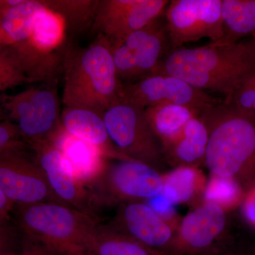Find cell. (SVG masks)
<instances>
[{
    "label": "cell",
    "mask_w": 255,
    "mask_h": 255,
    "mask_svg": "<svg viewBox=\"0 0 255 255\" xmlns=\"http://www.w3.org/2000/svg\"><path fill=\"white\" fill-rule=\"evenodd\" d=\"M0 255H23L21 254V252L20 253H13V252H4V253H1Z\"/></svg>",
    "instance_id": "cell-35"
},
{
    "label": "cell",
    "mask_w": 255,
    "mask_h": 255,
    "mask_svg": "<svg viewBox=\"0 0 255 255\" xmlns=\"http://www.w3.org/2000/svg\"><path fill=\"white\" fill-rule=\"evenodd\" d=\"M15 203L9 199L2 191L0 190V224L9 222L10 215L14 209Z\"/></svg>",
    "instance_id": "cell-31"
},
{
    "label": "cell",
    "mask_w": 255,
    "mask_h": 255,
    "mask_svg": "<svg viewBox=\"0 0 255 255\" xmlns=\"http://www.w3.org/2000/svg\"><path fill=\"white\" fill-rule=\"evenodd\" d=\"M209 142V131L199 117L191 119L186 124L179 137L163 149L167 165L194 166L204 164Z\"/></svg>",
    "instance_id": "cell-18"
},
{
    "label": "cell",
    "mask_w": 255,
    "mask_h": 255,
    "mask_svg": "<svg viewBox=\"0 0 255 255\" xmlns=\"http://www.w3.org/2000/svg\"><path fill=\"white\" fill-rule=\"evenodd\" d=\"M28 146L23 140L17 126L7 119L0 124V155L22 152Z\"/></svg>",
    "instance_id": "cell-27"
},
{
    "label": "cell",
    "mask_w": 255,
    "mask_h": 255,
    "mask_svg": "<svg viewBox=\"0 0 255 255\" xmlns=\"http://www.w3.org/2000/svg\"><path fill=\"white\" fill-rule=\"evenodd\" d=\"M55 144L61 151L74 175L85 187L95 182L102 174L109 159L97 147L70 135L64 128Z\"/></svg>",
    "instance_id": "cell-17"
},
{
    "label": "cell",
    "mask_w": 255,
    "mask_h": 255,
    "mask_svg": "<svg viewBox=\"0 0 255 255\" xmlns=\"http://www.w3.org/2000/svg\"><path fill=\"white\" fill-rule=\"evenodd\" d=\"M246 194L241 184L232 178L209 174L202 201L216 204L230 212L241 206Z\"/></svg>",
    "instance_id": "cell-25"
},
{
    "label": "cell",
    "mask_w": 255,
    "mask_h": 255,
    "mask_svg": "<svg viewBox=\"0 0 255 255\" xmlns=\"http://www.w3.org/2000/svg\"><path fill=\"white\" fill-rule=\"evenodd\" d=\"M31 148L60 204L97 217L87 187L74 175L56 145L47 142Z\"/></svg>",
    "instance_id": "cell-13"
},
{
    "label": "cell",
    "mask_w": 255,
    "mask_h": 255,
    "mask_svg": "<svg viewBox=\"0 0 255 255\" xmlns=\"http://www.w3.org/2000/svg\"><path fill=\"white\" fill-rule=\"evenodd\" d=\"M255 71V55L245 41L211 42L206 46L173 50L153 74L172 75L203 91L222 94L226 99Z\"/></svg>",
    "instance_id": "cell-1"
},
{
    "label": "cell",
    "mask_w": 255,
    "mask_h": 255,
    "mask_svg": "<svg viewBox=\"0 0 255 255\" xmlns=\"http://www.w3.org/2000/svg\"><path fill=\"white\" fill-rule=\"evenodd\" d=\"M221 43H236L255 36V0H222Z\"/></svg>",
    "instance_id": "cell-22"
},
{
    "label": "cell",
    "mask_w": 255,
    "mask_h": 255,
    "mask_svg": "<svg viewBox=\"0 0 255 255\" xmlns=\"http://www.w3.org/2000/svg\"><path fill=\"white\" fill-rule=\"evenodd\" d=\"M45 7L58 15L65 31L77 35L93 26L99 0H49L42 1Z\"/></svg>",
    "instance_id": "cell-24"
},
{
    "label": "cell",
    "mask_w": 255,
    "mask_h": 255,
    "mask_svg": "<svg viewBox=\"0 0 255 255\" xmlns=\"http://www.w3.org/2000/svg\"><path fill=\"white\" fill-rule=\"evenodd\" d=\"M61 66L62 102L66 108L91 110L103 116L122 100L124 84L117 75L110 42L105 37L99 35L84 49L65 52Z\"/></svg>",
    "instance_id": "cell-2"
},
{
    "label": "cell",
    "mask_w": 255,
    "mask_h": 255,
    "mask_svg": "<svg viewBox=\"0 0 255 255\" xmlns=\"http://www.w3.org/2000/svg\"><path fill=\"white\" fill-rule=\"evenodd\" d=\"M209 131V174L232 178L246 192L255 185V117L221 102L199 117Z\"/></svg>",
    "instance_id": "cell-3"
},
{
    "label": "cell",
    "mask_w": 255,
    "mask_h": 255,
    "mask_svg": "<svg viewBox=\"0 0 255 255\" xmlns=\"http://www.w3.org/2000/svg\"><path fill=\"white\" fill-rule=\"evenodd\" d=\"M113 224L122 232L151 249L166 255L176 231L145 201H131L118 206Z\"/></svg>",
    "instance_id": "cell-14"
},
{
    "label": "cell",
    "mask_w": 255,
    "mask_h": 255,
    "mask_svg": "<svg viewBox=\"0 0 255 255\" xmlns=\"http://www.w3.org/2000/svg\"><path fill=\"white\" fill-rule=\"evenodd\" d=\"M44 8L42 1L23 0L17 6L0 10L1 46L30 40L36 16Z\"/></svg>",
    "instance_id": "cell-20"
},
{
    "label": "cell",
    "mask_w": 255,
    "mask_h": 255,
    "mask_svg": "<svg viewBox=\"0 0 255 255\" xmlns=\"http://www.w3.org/2000/svg\"><path fill=\"white\" fill-rule=\"evenodd\" d=\"M245 249H246L248 255H255V246H252L251 248H245Z\"/></svg>",
    "instance_id": "cell-34"
},
{
    "label": "cell",
    "mask_w": 255,
    "mask_h": 255,
    "mask_svg": "<svg viewBox=\"0 0 255 255\" xmlns=\"http://www.w3.org/2000/svg\"><path fill=\"white\" fill-rule=\"evenodd\" d=\"M240 207L243 219L255 228V185L246 193Z\"/></svg>",
    "instance_id": "cell-29"
},
{
    "label": "cell",
    "mask_w": 255,
    "mask_h": 255,
    "mask_svg": "<svg viewBox=\"0 0 255 255\" xmlns=\"http://www.w3.org/2000/svg\"><path fill=\"white\" fill-rule=\"evenodd\" d=\"M146 117L158 137L162 150L182 133L188 122L199 117L194 111L182 106L162 105L145 109Z\"/></svg>",
    "instance_id": "cell-23"
},
{
    "label": "cell",
    "mask_w": 255,
    "mask_h": 255,
    "mask_svg": "<svg viewBox=\"0 0 255 255\" xmlns=\"http://www.w3.org/2000/svg\"><path fill=\"white\" fill-rule=\"evenodd\" d=\"M161 17L120 41L127 47L135 61L138 80L155 73L170 43L165 19Z\"/></svg>",
    "instance_id": "cell-15"
},
{
    "label": "cell",
    "mask_w": 255,
    "mask_h": 255,
    "mask_svg": "<svg viewBox=\"0 0 255 255\" xmlns=\"http://www.w3.org/2000/svg\"><path fill=\"white\" fill-rule=\"evenodd\" d=\"M65 36L63 20L45 7L36 16L30 41L38 49L50 52L60 45Z\"/></svg>",
    "instance_id": "cell-26"
},
{
    "label": "cell",
    "mask_w": 255,
    "mask_h": 255,
    "mask_svg": "<svg viewBox=\"0 0 255 255\" xmlns=\"http://www.w3.org/2000/svg\"><path fill=\"white\" fill-rule=\"evenodd\" d=\"M55 80L14 95H1V113L18 128L30 147L56 142L63 130Z\"/></svg>",
    "instance_id": "cell-5"
},
{
    "label": "cell",
    "mask_w": 255,
    "mask_h": 255,
    "mask_svg": "<svg viewBox=\"0 0 255 255\" xmlns=\"http://www.w3.org/2000/svg\"><path fill=\"white\" fill-rule=\"evenodd\" d=\"M122 100L143 109L154 106H182L199 117L221 102L182 79L166 74H153L138 81L124 84Z\"/></svg>",
    "instance_id": "cell-9"
},
{
    "label": "cell",
    "mask_w": 255,
    "mask_h": 255,
    "mask_svg": "<svg viewBox=\"0 0 255 255\" xmlns=\"http://www.w3.org/2000/svg\"><path fill=\"white\" fill-rule=\"evenodd\" d=\"M228 214L221 206L201 201L181 219L166 255H205L221 251L234 241Z\"/></svg>",
    "instance_id": "cell-8"
},
{
    "label": "cell",
    "mask_w": 255,
    "mask_h": 255,
    "mask_svg": "<svg viewBox=\"0 0 255 255\" xmlns=\"http://www.w3.org/2000/svg\"><path fill=\"white\" fill-rule=\"evenodd\" d=\"M111 140L119 152L164 173L163 150L151 127L145 110L121 100L103 114Z\"/></svg>",
    "instance_id": "cell-7"
},
{
    "label": "cell",
    "mask_w": 255,
    "mask_h": 255,
    "mask_svg": "<svg viewBox=\"0 0 255 255\" xmlns=\"http://www.w3.org/2000/svg\"><path fill=\"white\" fill-rule=\"evenodd\" d=\"M61 122L65 131L97 147L106 158L131 159L121 153L114 145L101 114L91 110L65 107L62 112Z\"/></svg>",
    "instance_id": "cell-16"
},
{
    "label": "cell",
    "mask_w": 255,
    "mask_h": 255,
    "mask_svg": "<svg viewBox=\"0 0 255 255\" xmlns=\"http://www.w3.org/2000/svg\"><path fill=\"white\" fill-rule=\"evenodd\" d=\"M162 194L175 205L202 201L206 179L199 167L179 166L164 172Z\"/></svg>",
    "instance_id": "cell-19"
},
{
    "label": "cell",
    "mask_w": 255,
    "mask_h": 255,
    "mask_svg": "<svg viewBox=\"0 0 255 255\" xmlns=\"http://www.w3.org/2000/svg\"><path fill=\"white\" fill-rule=\"evenodd\" d=\"M0 190L17 205L60 203L35 156L25 151L0 155Z\"/></svg>",
    "instance_id": "cell-12"
},
{
    "label": "cell",
    "mask_w": 255,
    "mask_h": 255,
    "mask_svg": "<svg viewBox=\"0 0 255 255\" xmlns=\"http://www.w3.org/2000/svg\"><path fill=\"white\" fill-rule=\"evenodd\" d=\"M205 255H248V254L244 247L242 246L241 244H238L234 240L231 244L228 245L221 251Z\"/></svg>",
    "instance_id": "cell-32"
},
{
    "label": "cell",
    "mask_w": 255,
    "mask_h": 255,
    "mask_svg": "<svg viewBox=\"0 0 255 255\" xmlns=\"http://www.w3.org/2000/svg\"><path fill=\"white\" fill-rule=\"evenodd\" d=\"M162 174L137 161L108 159L102 174L86 187L94 211L158 195L163 189Z\"/></svg>",
    "instance_id": "cell-6"
},
{
    "label": "cell",
    "mask_w": 255,
    "mask_h": 255,
    "mask_svg": "<svg viewBox=\"0 0 255 255\" xmlns=\"http://www.w3.org/2000/svg\"><path fill=\"white\" fill-rule=\"evenodd\" d=\"M93 255H165L122 232L114 224L97 223L91 238Z\"/></svg>",
    "instance_id": "cell-21"
},
{
    "label": "cell",
    "mask_w": 255,
    "mask_h": 255,
    "mask_svg": "<svg viewBox=\"0 0 255 255\" xmlns=\"http://www.w3.org/2000/svg\"><path fill=\"white\" fill-rule=\"evenodd\" d=\"M169 4L167 0H102L92 28L113 46L162 16Z\"/></svg>",
    "instance_id": "cell-11"
},
{
    "label": "cell",
    "mask_w": 255,
    "mask_h": 255,
    "mask_svg": "<svg viewBox=\"0 0 255 255\" xmlns=\"http://www.w3.org/2000/svg\"><path fill=\"white\" fill-rule=\"evenodd\" d=\"M244 41L249 49L251 50L252 53L255 55V36L251 37L249 39Z\"/></svg>",
    "instance_id": "cell-33"
},
{
    "label": "cell",
    "mask_w": 255,
    "mask_h": 255,
    "mask_svg": "<svg viewBox=\"0 0 255 255\" xmlns=\"http://www.w3.org/2000/svg\"><path fill=\"white\" fill-rule=\"evenodd\" d=\"M20 233L55 255H93L91 238L98 219L60 203L17 205Z\"/></svg>",
    "instance_id": "cell-4"
},
{
    "label": "cell",
    "mask_w": 255,
    "mask_h": 255,
    "mask_svg": "<svg viewBox=\"0 0 255 255\" xmlns=\"http://www.w3.org/2000/svg\"><path fill=\"white\" fill-rule=\"evenodd\" d=\"M222 0H173L165 10L169 41L174 48L209 38H222Z\"/></svg>",
    "instance_id": "cell-10"
},
{
    "label": "cell",
    "mask_w": 255,
    "mask_h": 255,
    "mask_svg": "<svg viewBox=\"0 0 255 255\" xmlns=\"http://www.w3.org/2000/svg\"><path fill=\"white\" fill-rule=\"evenodd\" d=\"M21 253L23 255H55L37 242L21 233Z\"/></svg>",
    "instance_id": "cell-30"
},
{
    "label": "cell",
    "mask_w": 255,
    "mask_h": 255,
    "mask_svg": "<svg viewBox=\"0 0 255 255\" xmlns=\"http://www.w3.org/2000/svg\"><path fill=\"white\" fill-rule=\"evenodd\" d=\"M153 209L156 214L164 221L177 229L181 219L177 214L175 204L169 200L162 193L145 201Z\"/></svg>",
    "instance_id": "cell-28"
}]
</instances>
